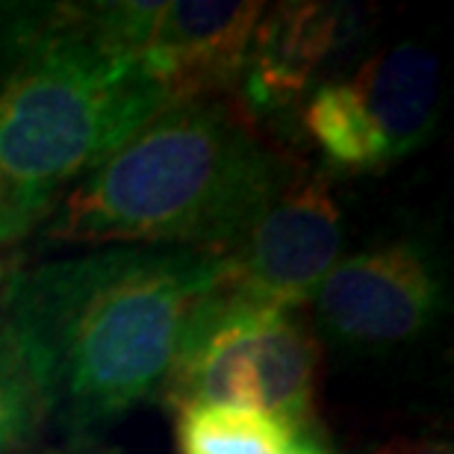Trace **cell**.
Wrapping results in <instances>:
<instances>
[{
	"instance_id": "8992f818",
	"label": "cell",
	"mask_w": 454,
	"mask_h": 454,
	"mask_svg": "<svg viewBox=\"0 0 454 454\" xmlns=\"http://www.w3.org/2000/svg\"><path fill=\"white\" fill-rule=\"evenodd\" d=\"M342 260V210L325 171H298L224 251L222 289L245 301L298 310Z\"/></svg>"
},
{
	"instance_id": "7c38bea8",
	"label": "cell",
	"mask_w": 454,
	"mask_h": 454,
	"mask_svg": "<svg viewBox=\"0 0 454 454\" xmlns=\"http://www.w3.org/2000/svg\"><path fill=\"white\" fill-rule=\"evenodd\" d=\"M375 454H454L451 442L425 440V437H395L384 442Z\"/></svg>"
},
{
	"instance_id": "52a82bcc",
	"label": "cell",
	"mask_w": 454,
	"mask_h": 454,
	"mask_svg": "<svg viewBox=\"0 0 454 454\" xmlns=\"http://www.w3.org/2000/svg\"><path fill=\"white\" fill-rule=\"evenodd\" d=\"M316 319L348 348H393L411 342L442 310V278L419 242H389L328 271L313 295Z\"/></svg>"
},
{
	"instance_id": "8fae6325",
	"label": "cell",
	"mask_w": 454,
	"mask_h": 454,
	"mask_svg": "<svg viewBox=\"0 0 454 454\" xmlns=\"http://www.w3.org/2000/svg\"><path fill=\"white\" fill-rule=\"evenodd\" d=\"M42 389L35 384L21 345L0 316V454L24 446L44 419Z\"/></svg>"
},
{
	"instance_id": "30bf717a",
	"label": "cell",
	"mask_w": 454,
	"mask_h": 454,
	"mask_svg": "<svg viewBox=\"0 0 454 454\" xmlns=\"http://www.w3.org/2000/svg\"><path fill=\"white\" fill-rule=\"evenodd\" d=\"M177 413V454H286L298 431L280 416L224 404H189Z\"/></svg>"
},
{
	"instance_id": "9c48e42d",
	"label": "cell",
	"mask_w": 454,
	"mask_h": 454,
	"mask_svg": "<svg viewBox=\"0 0 454 454\" xmlns=\"http://www.w3.org/2000/svg\"><path fill=\"white\" fill-rule=\"evenodd\" d=\"M351 30V9L333 4H278L262 9L242 83L254 106L295 101Z\"/></svg>"
},
{
	"instance_id": "ba28073f",
	"label": "cell",
	"mask_w": 454,
	"mask_h": 454,
	"mask_svg": "<svg viewBox=\"0 0 454 454\" xmlns=\"http://www.w3.org/2000/svg\"><path fill=\"white\" fill-rule=\"evenodd\" d=\"M262 9L257 0L160 4L136 66L168 106L219 101L242 80Z\"/></svg>"
},
{
	"instance_id": "277c9868",
	"label": "cell",
	"mask_w": 454,
	"mask_h": 454,
	"mask_svg": "<svg viewBox=\"0 0 454 454\" xmlns=\"http://www.w3.org/2000/svg\"><path fill=\"white\" fill-rule=\"evenodd\" d=\"M319 342L295 310L245 301L222 284L204 298L162 387L171 411L248 407L295 431L316 419Z\"/></svg>"
},
{
	"instance_id": "5bb4252c",
	"label": "cell",
	"mask_w": 454,
	"mask_h": 454,
	"mask_svg": "<svg viewBox=\"0 0 454 454\" xmlns=\"http://www.w3.org/2000/svg\"><path fill=\"white\" fill-rule=\"evenodd\" d=\"M48 454H104L95 449H59V451H48Z\"/></svg>"
},
{
	"instance_id": "5b68a950",
	"label": "cell",
	"mask_w": 454,
	"mask_h": 454,
	"mask_svg": "<svg viewBox=\"0 0 454 454\" xmlns=\"http://www.w3.org/2000/svg\"><path fill=\"white\" fill-rule=\"evenodd\" d=\"M440 89L437 53L402 42L351 77L322 83L301 106V127L333 168L378 175L428 145L440 121Z\"/></svg>"
},
{
	"instance_id": "6da1fadb",
	"label": "cell",
	"mask_w": 454,
	"mask_h": 454,
	"mask_svg": "<svg viewBox=\"0 0 454 454\" xmlns=\"http://www.w3.org/2000/svg\"><path fill=\"white\" fill-rule=\"evenodd\" d=\"M224 269V254L213 251L101 248L18 271L0 293V316L48 413L86 431L166 387Z\"/></svg>"
},
{
	"instance_id": "3957f363",
	"label": "cell",
	"mask_w": 454,
	"mask_h": 454,
	"mask_svg": "<svg viewBox=\"0 0 454 454\" xmlns=\"http://www.w3.org/2000/svg\"><path fill=\"white\" fill-rule=\"evenodd\" d=\"M12 57L0 77V245L168 110L133 59L101 48L89 6H59L51 30Z\"/></svg>"
},
{
	"instance_id": "4fadbf2b",
	"label": "cell",
	"mask_w": 454,
	"mask_h": 454,
	"mask_svg": "<svg viewBox=\"0 0 454 454\" xmlns=\"http://www.w3.org/2000/svg\"><path fill=\"white\" fill-rule=\"evenodd\" d=\"M286 454H331V451L325 446H319L316 440H295Z\"/></svg>"
},
{
	"instance_id": "7a4b0ae2",
	"label": "cell",
	"mask_w": 454,
	"mask_h": 454,
	"mask_svg": "<svg viewBox=\"0 0 454 454\" xmlns=\"http://www.w3.org/2000/svg\"><path fill=\"white\" fill-rule=\"evenodd\" d=\"M286 180L284 160L236 106L177 104L68 189L48 236L68 245L224 254Z\"/></svg>"
}]
</instances>
